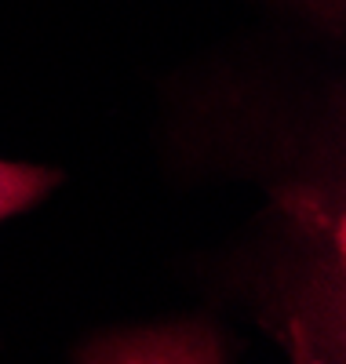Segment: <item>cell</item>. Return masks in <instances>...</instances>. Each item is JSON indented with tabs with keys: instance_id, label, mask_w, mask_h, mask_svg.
Segmentation results:
<instances>
[{
	"instance_id": "cell-1",
	"label": "cell",
	"mask_w": 346,
	"mask_h": 364,
	"mask_svg": "<svg viewBox=\"0 0 346 364\" xmlns=\"http://www.w3.org/2000/svg\"><path fill=\"white\" fill-rule=\"evenodd\" d=\"M230 339L208 317H175L153 324L106 328L88 336L73 360L91 364H223L230 360Z\"/></svg>"
},
{
	"instance_id": "cell-2",
	"label": "cell",
	"mask_w": 346,
	"mask_h": 364,
	"mask_svg": "<svg viewBox=\"0 0 346 364\" xmlns=\"http://www.w3.org/2000/svg\"><path fill=\"white\" fill-rule=\"evenodd\" d=\"M62 186V171L44 164H22L0 157V223L37 208L51 190Z\"/></svg>"
},
{
	"instance_id": "cell-3",
	"label": "cell",
	"mask_w": 346,
	"mask_h": 364,
	"mask_svg": "<svg viewBox=\"0 0 346 364\" xmlns=\"http://www.w3.org/2000/svg\"><path fill=\"white\" fill-rule=\"evenodd\" d=\"M303 4L313 11V15H318V18H339L342 15V0H303Z\"/></svg>"
}]
</instances>
